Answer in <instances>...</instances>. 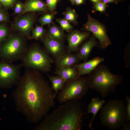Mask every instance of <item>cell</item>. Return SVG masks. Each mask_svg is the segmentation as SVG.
Instances as JSON below:
<instances>
[{
  "mask_svg": "<svg viewBox=\"0 0 130 130\" xmlns=\"http://www.w3.org/2000/svg\"><path fill=\"white\" fill-rule=\"evenodd\" d=\"M47 52L56 59L66 51L63 43L58 41L46 34L41 40Z\"/></svg>",
  "mask_w": 130,
  "mask_h": 130,
  "instance_id": "obj_10",
  "label": "cell"
},
{
  "mask_svg": "<svg viewBox=\"0 0 130 130\" xmlns=\"http://www.w3.org/2000/svg\"><path fill=\"white\" fill-rule=\"evenodd\" d=\"M24 8V4L20 1H18L15 4L14 14L21 13Z\"/></svg>",
  "mask_w": 130,
  "mask_h": 130,
  "instance_id": "obj_28",
  "label": "cell"
},
{
  "mask_svg": "<svg viewBox=\"0 0 130 130\" xmlns=\"http://www.w3.org/2000/svg\"><path fill=\"white\" fill-rule=\"evenodd\" d=\"M6 27L0 24V45L9 35Z\"/></svg>",
  "mask_w": 130,
  "mask_h": 130,
  "instance_id": "obj_25",
  "label": "cell"
},
{
  "mask_svg": "<svg viewBox=\"0 0 130 130\" xmlns=\"http://www.w3.org/2000/svg\"><path fill=\"white\" fill-rule=\"evenodd\" d=\"M105 102L104 99L100 100L99 97L94 98L88 105L87 108L88 112L93 114V116L89 124V127L92 130V123L98 111L101 108Z\"/></svg>",
  "mask_w": 130,
  "mask_h": 130,
  "instance_id": "obj_17",
  "label": "cell"
},
{
  "mask_svg": "<svg viewBox=\"0 0 130 130\" xmlns=\"http://www.w3.org/2000/svg\"><path fill=\"white\" fill-rule=\"evenodd\" d=\"M34 16L31 14L24 15L17 19L14 23L15 29L22 35L30 38V34L34 22Z\"/></svg>",
  "mask_w": 130,
  "mask_h": 130,
  "instance_id": "obj_12",
  "label": "cell"
},
{
  "mask_svg": "<svg viewBox=\"0 0 130 130\" xmlns=\"http://www.w3.org/2000/svg\"><path fill=\"white\" fill-rule=\"evenodd\" d=\"M87 31L92 32L99 41L101 48L105 49L111 44L104 27L101 24L88 15V20L84 25Z\"/></svg>",
  "mask_w": 130,
  "mask_h": 130,
  "instance_id": "obj_9",
  "label": "cell"
},
{
  "mask_svg": "<svg viewBox=\"0 0 130 130\" xmlns=\"http://www.w3.org/2000/svg\"><path fill=\"white\" fill-rule=\"evenodd\" d=\"M103 2L106 3L115 2L117 0H102Z\"/></svg>",
  "mask_w": 130,
  "mask_h": 130,
  "instance_id": "obj_34",
  "label": "cell"
},
{
  "mask_svg": "<svg viewBox=\"0 0 130 130\" xmlns=\"http://www.w3.org/2000/svg\"><path fill=\"white\" fill-rule=\"evenodd\" d=\"M56 20L59 24L63 30H65L68 32H70L73 28L70 23L65 19L57 18Z\"/></svg>",
  "mask_w": 130,
  "mask_h": 130,
  "instance_id": "obj_24",
  "label": "cell"
},
{
  "mask_svg": "<svg viewBox=\"0 0 130 130\" xmlns=\"http://www.w3.org/2000/svg\"><path fill=\"white\" fill-rule=\"evenodd\" d=\"M48 10L46 3L42 0H27L24 4V9L21 14L31 12H45Z\"/></svg>",
  "mask_w": 130,
  "mask_h": 130,
  "instance_id": "obj_15",
  "label": "cell"
},
{
  "mask_svg": "<svg viewBox=\"0 0 130 130\" xmlns=\"http://www.w3.org/2000/svg\"><path fill=\"white\" fill-rule=\"evenodd\" d=\"M22 64L14 65L0 60V88H8L17 84L20 77Z\"/></svg>",
  "mask_w": 130,
  "mask_h": 130,
  "instance_id": "obj_8",
  "label": "cell"
},
{
  "mask_svg": "<svg viewBox=\"0 0 130 130\" xmlns=\"http://www.w3.org/2000/svg\"><path fill=\"white\" fill-rule=\"evenodd\" d=\"M49 80L51 81L52 85L51 88L54 91V96L55 98L60 90L66 81L62 77L57 76H51L47 75Z\"/></svg>",
  "mask_w": 130,
  "mask_h": 130,
  "instance_id": "obj_20",
  "label": "cell"
},
{
  "mask_svg": "<svg viewBox=\"0 0 130 130\" xmlns=\"http://www.w3.org/2000/svg\"><path fill=\"white\" fill-rule=\"evenodd\" d=\"M127 102L126 109L127 118L128 121L130 122V98L128 96L126 97Z\"/></svg>",
  "mask_w": 130,
  "mask_h": 130,
  "instance_id": "obj_30",
  "label": "cell"
},
{
  "mask_svg": "<svg viewBox=\"0 0 130 130\" xmlns=\"http://www.w3.org/2000/svg\"><path fill=\"white\" fill-rule=\"evenodd\" d=\"M89 88L94 89L105 98L115 92L116 87L123 82L124 76L114 74L106 65H98L88 77Z\"/></svg>",
  "mask_w": 130,
  "mask_h": 130,
  "instance_id": "obj_3",
  "label": "cell"
},
{
  "mask_svg": "<svg viewBox=\"0 0 130 130\" xmlns=\"http://www.w3.org/2000/svg\"><path fill=\"white\" fill-rule=\"evenodd\" d=\"M12 93L17 111L31 123L39 122L55 105L54 93L39 72L26 69Z\"/></svg>",
  "mask_w": 130,
  "mask_h": 130,
  "instance_id": "obj_1",
  "label": "cell"
},
{
  "mask_svg": "<svg viewBox=\"0 0 130 130\" xmlns=\"http://www.w3.org/2000/svg\"><path fill=\"white\" fill-rule=\"evenodd\" d=\"M96 3L100 1V0H89Z\"/></svg>",
  "mask_w": 130,
  "mask_h": 130,
  "instance_id": "obj_35",
  "label": "cell"
},
{
  "mask_svg": "<svg viewBox=\"0 0 130 130\" xmlns=\"http://www.w3.org/2000/svg\"><path fill=\"white\" fill-rule=\"evenodd\" d=\"M101 108L100 122L103 125L110 130L120 129L128 121L126 106L122 100H110Z\"/></svg>",
  "mask_w": 130,
  "mask_h": 130,
  "instance_id": "obj_4",
  "label": "cell"
},
{
  "mask_svg": "<svg viewBox=\"0 0 130 130\" xmlns=\"http://www.w3.org/2000/svg\"><path fill=\"white\" fill-rule=\"evenodd\" d=\"M44 119L35 130H80L82 128L83 114L81 103L72 100L64 103Z\"/></svg>",
  "mask_w": 130,
  "mask_h": 130,
  "instance_id": "obj_2",
  "label": "cell"
},
{
  "mask_svg": "<svg viewBox=\"0 0 130 130\" xmlns=\"http://www.w3.org/2000/svg\"><path fill=\"white\" fill-rule=\"evenodd\" d=\"M104 60V59L103 57H96L87 61L76 64L75 66L78 71V76L90 74L98 65Z\"/></svg>",
  "mask_w": 130,
  "mask_h": 130,
  "instance_id": "obj_14",
  "label": "cell"
},
{
  "mask_svg": "<svg viewBox=\"0 0 130 130\" xmlns=\"http://www.w3.org/2000/svg\"><path fill=\"white\" fill-rule=\"evenodd\" d=\"M77 53L65 52L55 59L57 68L70 67L75 65L81 61Z\"/></svg>",
  "mask_w": 130,
  "mask_h": 130,
  "instance_id": "obj_13",
  "label": "cell"
},
{
  "mask_svg": "<svg viewBox=\"0 0 130 130\" xmlns=\"http://www.w3.org/2000/svg\"><path fill=\"white\" fill-rule=\"evenodd\" d=\"M56 13V12H55L51 13H46L43 15L39 20L41 26L42 27L44 25L51 24L55 15Z\"/></svg>",
  "mask_w": 130,
  "mask_h": 130,
  "instance_id": "obj_23",
  "label": "cell"
},
{
  "mask_svg": "<svg viewBox=\"0 0 130 130\" xmlns=\"http://www.w3.org/2000/svg\"><path fill=\"white\" fill-rule=\"evenodd\" d=\"M60 0H46L48 10L51 12H54L57 3Z\"/></svg>",
  "mask_w": 130,
  "mask_h": 130,
  "instance_id": "obj_27",
  "label": "cell"
},
{
  "mask_svg": "<svg viewBox=\"0 0 130 130\" xmlns=\"http://www.w3.org/2000/svg\"><path fill=\"white\" fill-rule=\"evenodd\" d=\"M96 10L103 12L105 11L106 8V4L101 1L96 3L94 5Z\"/></svg>",
  "mask_w": 130,
  "mask_h": 130,
  "instance_id": "obj_29",
  "label": "cell"
},
{
  "mask_svg": "<svg viewBox=\"0 0 130 130\" xmlns=\"http://www.w3.org/2000/svg\"><path fill=\"white\" fill-rule=\"evenodd\" d=\"M24 37L19 34L10 35L0 45V60L9 63L21 60L28 48Z\"/></svg>",
  "mask_w": 130,
  "mask_h": 130,
  "instance_id": "obj_5",
  "label": "cell"
},
{
  "mask_svg": "<svg viewBox=\"0 0 130 130\" xmlns=\"http://www.w3.org/2000/svg\"><path fill=\"white\" fill-rule=\"evenodd\" d=\"M97 44L95 38L92 37L82 46L77 53L81 60L84 62L87 61L92 49L97 46Z\"/></svg>",
  "mask_w": 130,
  "mask_h": 130,
  "instance_id": "obj_16",
  "label": "cell"
},
{
  "mask_svg": "<svg viewBox=\"0 0 130 130\" xmlns=\"http://www.w3.org/2000/svg\"><path fill=\"white\" fill-rule=\"evenodd\" d=\"M85 0H76L75 4L77 5H80L83 4Z\"/></svg>",
  "mask_w": 130,
  "mask_h": 130,
  "instance_id": "obj_33",
  "label": "cell"
},
{
  "mask_svg": "<svg viewBox=\"0 0 130 130\" xmlns=\"http://www.w3.org/2000/svg\"><path fill=\"white\" fill-rule=\"evenodd\" d=\"M88 32H82L77 30L71 31L67 35L68 42L67 51L77 52L81 44L89 36Z\"/></svg>",
  "mask_w": 130,
  "mask_h": 130,
  "instance_id": "obj_11",
  "label": "cell"
},
{
  "mask_svg": "<svg viewBox=\"0 0 130 130\" xmlns=\"http://www.w3.org/2000/svg\"><path fill=\"white\" fill-rule=\"evenodd\" d=\"M8 18L7 15L0 8V22L6 21Z\"/></svg>",
  "mask_w": 130,
  "mask_h": 130,
  "instance_id": "obj_31",
  "label": "cell"
},
{
  "mask_svg": "<svg viewBox=\"0 0 130 130\" xmlns=\"http://www.w3.org/2000/svg\"><path fill=\"white\" fill-rule=\"evenodd\" d=\"M89 88L88 77L78 76L67 80L58 93L57 99L61 103L72 100H79L86 94Z\"/></svg>",
  "mask_w": 130,
  "mask_h": 130,
  "instance_id": "obj_7",
  "label": "cell"
},
{
  "mask_svg": "<svg viewBox=\"0 0 130 130\" xmlns=\"http://www.w3.org/2000/svg\"><path fill=\"white\" fill-rule=\"evenodd\" d=\"M71 2L72 5L75 4V2L76 0H69Z\"/></svg>",
  "mask_w": 130,
  "mask_h": 130,
  "instance_id": "obj_36",
  "label": "cell"
},
{
  "mask_svg": "<svg viewBox=\"0 0 130 130\" xmlns=\"http://www.w3.org/2000/svg\"><path fill=\"white\" fill-rule=\"evenodd\" d=\"M21 60L22 66L26 69L45 73L50 71L53 61L46 50L37 44L28 48Z\"/></svg>",
  "mask_w": 130,
  "mask_h": 130,
  "instance_id": "obj_6",
  "label": "cell"
},
{
  "mask_svg": "<svg viewBox=\"0 0 130 130\" xmlns=\"http://www.w3.org/2000/svg\"><path fill=\"white\" fill-rule=\"evenodd\" d=\"M46 31L42 26L36 25L32 30V33L30 39L36 40H41L46 35Z\"/></svg>",
  "mask_w": 130,
  "mask_h": 130,
  "instance_id": "obj_22",
  "label": "cell"
},
{
  "mask_svg": "<svg viewBox=\"0 0 130 130\" xmlns=\"http://www.w3.org/2000/svg\"><path fill=\"white\" fill-rule=\"evenodd\" d=\"M47 34L54 39L63 43L65 38L64 31L55 24H53L50 26Z\"/></svg>",
  "mask_w": 130,
  "mask_h": 130,
  "instance_id": "obj_19",
  "label": "cell"
},
{
  "mask_svg": "<svg viewBox=\"0 0 130 130\" xmlns=\"http://www.w3.org/2000/svg\"><path fill=\"white\" fill-rule=\"evenodd\" d=\"M122 130H130V124L129 123H128L126 124L125 123L123 125Z\"/></svg>",
  "mask_w": 130,
  "mask_h": 130,
  "instance_id": "obj_32",
  "label": "cell"
},
{
  "mask_svg": "<svg viewBox=\"0 0 130 130\" xmlns=\"http://www.w3.org/2000/svg\"><path fill=\"white\" fill-rule=\"evenodd\" d=\"M63 14L64 16V19L69 22L72 23L75 25L77 24V15L74 10L68 7Z\"/></svg>",
  "mask_w": 130,
  "mask_h": 130,
  "instance_id": "obj_21",
  "label": "cell"
},
{
  "mask_svg": "<svg viewBox=\"0 0 130 130\" xmlns=\"http://www.w3.org/2000/svg\"><path fill=\"white\" fill-rule=\"evenodd\" d=\"M54 73L63 78L66 81L78 77V72L75 66L57 68Z\"/></svg>",
  "mask_w": 130,
  "mask_h": 130,
  "instance_id": "obj_18",
  "label": "cell"
},
{
  "mask_svg": "<svg viewBox=\"0 0 130 130\" xmlns=\"http://www.w3.org/2000/svg\"><path fill=\"white\" fill-rule=\"evenodd\" d=\"M18 0H0L2 6L5 8H11L15 5Z\"/></svg>",
  "mask_w": 130,
  "mask_h": 130,
  "instance_id": "obj_26",
  "label": "cell"
},
{
  "mask_svg": "<svg viewBox=\"0 0 130 130\" xmlns=\"http://www.w3.org/2000/svg\"><path fill=\"white\" fill-rule=\"evenodd\" d=\"M2 6L1 4V3L0 2V8H1V6Z\"/></svg>",
  "mask_w": 130,
  "mask_h": 130,
  "instance_id": "obj_37",
  "label": "cell"
}]
</instances>
